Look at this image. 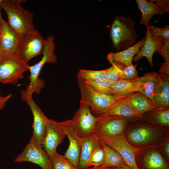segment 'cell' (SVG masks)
Instances as JSON below:
<instances>
[{
	"mask_svg": "<svg viewBox=\"0 0 169 169\" xmlns=\"http://www.w3.org/2000/svg\"><path fill=\"white\" fill-rule=\"evenodd\" d=\"M169 131L168 128L152 124L142 118L131 121L123 134L134 147H160L169 138Z\"/></svg>",
	"mask_w": 169,
	"mask_h": 169,
	"instance_id": "obj_1",
	"label": "cell"
},
{
	"mask_svg": "<svg viewBox=\"0 0 169 169\" xmlns=\"http://www.w3.org/2000/svg\"><path fill=\"white\" fill-rule=\"evenodd\" d=\"M54 37L50 35L47 37L41 60L32 66H29V70L30 74L29 75L30 82L25 90H22L21 92L22 100L26 101L32 97L33 93L38 94L41 89L45 85L44 80L39 78L41 69L44 64L47 63L52 64L56 63L57 58L54 53L55 49Z\"/></svg>",
	"mask_w": 169,
	"mask_h": 169,
	"instance_id": "obj_2",
	"label": "cell"
},
{
	"mask_svg": "<svg viewBox=\"0 0 169 169\" xmlns=\"http://www.w3.org/2000/svg\"><path fill=\"white\" fill-rule=\"evenodd\" d=\"M22 0H3L1 5L7 14L9 26L17 33L22 38L36 32L33 23V14L24 8Z\"/></svg>",
	"mask_w": 169,
	"mask_h": 169,
	"instance_id": "obj_3",
	"label": "cell"
},
{
	"mask_svg": "<svg viewBox=\"0 0 169 169\" xmlns=\"http://www.w3.org/2000/svg\"><path fill=\"white\" fill-rule=\"evenodd\" d=\"M135 22L130 17H115L110 28V37L117 52L133 45L138 37L134 25Z\"/></svg>",
	"mask_w": 169,
	"mask_h": 169,
	"instance_id": "obj_4",
	"label": "cell"
},
{
	"mask_svg": "<svg viewBox=\"0 0 169 169\" xmlns=\"http://www.w3.org/2000/svg\"><path fill=\"white\" fill-rule=\"evenodd\" d=\"M77 82L81 95L80 103L88 106L97 115V116L103 115L114 103L125 96L109 95L99 93L79 77Z\"/></svg>",
	"mask_w": 169,
	"mask_h": 169,
	"instance_id": "obj_5",
	"label": "cell"
},
{
	"mask_svg": "<svg viewBox=\"0 0 169 169\" xmlns=\"http://www.w3.org/2000/svg\"><path fill=\"white\" fill-rule=\"evenodd\" d=\"M29 65L19 58L7 55L0 57V83L16 85L23 74L29 70Z\"/></svg>",
	"mask_w": 169,
	"mask_h": 169,
	"instance_id": "obj_6",
	"label": "cell"
},
{
	"mask_svg": "<svg viewBox=\"0 0 169 169\" xmlns=\"http://www.w3.org/2000/svg\"><path fill=\"white\" fill-rule=\"evenodd\" d=\"M93 133L96 136H112L124 134L134 119L118 116H99Z\"/></svg>",
	"mask_w": 169,
	"mask_h": 169,
	"instance_id": "obj_7",
	"label": "cell"
},
{
	"mask_svg": "<svg viewBox=\"0 0 169 169\" xmlns=\"http://www.w3.org/2000/svg\"><path fill=\"white\" fill-rule=\"evenodd\" d=\"M14 161H29L37 164L42 169H53L48 154L42 145L32 137L23 151L16 157Z\"/></svg>",
	"mask_w": 169,
	"mask_h": 169,
	"instance_id": "obj_8",
	"label": "cell"
},
{
	"mask_svg": "<svg viewBox=\"0 0 169 169\" xmlns=\"http://www.w3.org/2000/svg\"><path fill=\"white\" fill-rule=\"evenodd\" d=\"M134 148L139 169H169L168 163L161 154L159 147Z\"/></svg>",
	"mask_w": 169,
	"mask_h": 169,
	"instance_id": "obj_9",
	"label": "cell"
},
{
	"mask_svg": "<svg viewBox=\"0 0 169 169\" xmlns=\"http://www.w3.org/2000/svg\"><path fill=\"white\" fill-rule=\"evenodd\" d=\"M96 119L88 106L80 103L79 108L70 121L74 130L83 139L93 133Z\"/></svg>",
	"mask_w": 169,
	"mask_h": 169,
	"instance_id": "obj_10",
	"label": "cell"
},
{
	"mask_svg": "<svg viewBox=\"0 0 169 169\" xmlns=\"http://www.w3.org/2000/svg\"><path fill=\"white\" fill-rule=\"evenodd\" d=\"M96 136L101 141L117 151L132 169H139L136 163L135 149L123 134L112 136Z\"/></svg>",
	"mask_w": 169,
	"mask_h": 169,
	"instance_id": "obj_11",
	"label": "cell"
},
{
	"mask_svg": "<svg viewBox=\"0 0 169 169\" xmlns=\"http://www.w3.org/2000/svg\"><path fill=\"white\" fill-rule=\"evenodd\" d=\"M45 39L37 30L22 39L19 58L28 63V61L36 56L43 54Z\"/></svg>",
	"mask_w": 169,
	"mask_h": 169,
	"instance_id": "obj_12",
	"label": "cell"
},
{
	"mask_svg": "<svg viewBox=\"0 0 169 169\" xmlns=\"http://www.w3.org/2000/svg\"><path fill=\"white\" fill-rule=\"evenodd\" d=\"M66 135L59 122L49 119L42 144L50 159L56 152L58 146Z\"/></svg>",
	"mask_w": 169,
	"mask_h": 169,
	"instance_id": "obj_13",
	"label": "cell"
},
{
	"mask_svg": "<svg viewBox=\"0 0 169 169\" xmlns=\"http://www.w3.org/2000/svg\"><path fill=\"white\" fill-rule=\"evenodd\" d=\"M59 122L69 141V146L63 156L75 167L78 169L83 139L74 130L71 125L70 120Z\"/></svg>",
	"mask_w": 169,
	"mask_h": 169,
	"instance_id": "obj_14",
	"label": "cell"
},
{
	"mask_svg": "<svg viewBox=\"0 0 169 169\" xmlns=\"http://www.w3.org/2000/svg\"><path fill=\"white\" fill-rule=\"evenodd\" d=\"M0 37L2 55L19 58L22 38L6 21L2 24Z\"/></svg>",
	"mask_w": 169,
	"mask_h": 169,
	"instance_id": "obj_15",
	"label": "cell"
},
{
	"mask_svg": "<svg viewBox=\"0 0 169 169\" xmlns=\"http://www.w3.org/2000/svg\"><path fill=\"white\" fill-rule=\"evenodd\" d=\"M26 101L30 108L33 116V123L32 126L33 131L32 137L42 145L49 119L36 104L32 97Z\"/></svg>",
	"mask_w": 169,
	"mask_h": 169,
	"instance_id": "obj_16",
	"label": "cell"
},
{
	"mask_svg": "<svg viewBox=\"0 0 169 169\" xmlns=\"http://www.w3.org/2000/svg\"><path fill=\"white\" fill-rule=\"evenodd\" d=\"M121 100L142 116L145 113L157 108L145 95L139 91L126 95Z\"/></svg>",
	"mask_w": 169,
	"mask_h": 169,
	"instance_id": "obj_17",
	"label": "cell"
},
{
	"mask_svg": "<svg viewBox=\"0 0 169 169\" xmlns=\"http://www.w3.org/2000/svg\"><path fill=\"white\" fill-rule=\"evenodd\" d=\"M146 36L143 45L139 53L133 58L132 61L136 62L143 57L147 59L151 67H152V57L154 53L158 50L163 43V38L161 36L152 37L148 31H146Z\"/></svg>",
	"mask_w": 169,
	"mask_h": 169,
	"instance_id": "obj_18",
	"label": "cell"
},
{
	"mask_svg": "<svg viewBox=\"0 0 169 169\" xmlns=\"http://www.w3.org/2000/svg\"><path fill=\"white\" fill-rule=\"evenodd\" d=\"M102 147L101 141L93 133L83 138L78 169L87 168L88 159L96 149Z\"/></svg>",
	"mask_w": 169,
	"mask_h": 169,
	"instance_id": "obj_19",
	"label": "cell"
},
{
	"mask_svg": "<svg viewBox=\"0 0 169 169\" xmlns=\"http://www.w3.org/2000/svg\"><path fill=\"white\" fill-rule=\"evenodd\" d=\"M145 38L139 40L132 46L121 51L111 52L107 56V59L109 61L118 62L126 66H130L133 64L132 59L136 54H138L140 51V48L143 45Z\"/></svg>",
	"mask_w": 169,
	"mask_h": 169,
	"instance_id": "obj_20",
	"label": "cell"
},
{
	"mask_svg": "<svg viewBox=\"0 0 169 169\" xmlns=\"http://www.w3.org/2000/svg\"><path fill=\"white\" fill-rule=\"evenodd\" d=\"M138 8L142 13L141 18L139 22L140 25H144L147 28L150 25V20L155 14L162 15L164 13L152 0H136Z\"/></svg>",
	"mask_w": 169,
	"mask_h": 169,
	"instance_id": "obj_21",
	"label": "cell"
},
{
	"mask_svg": "<svg viewBox=\"0 0 169 169\" xmlns=\"http://www.w3.org/2000/svg\"><path fill=\"white\" fill-rule=\"evenodd\" d=\"M142 119L152 124L169 128V107H157L144 114Z\"/></svg>",
	"mask_w": 169,
	"mask_h": 169,
	"instance_id": "obj_22",
	"label": "cell"
},
{
	"mask_svg": "<svg viewBox=\"0 0 169 169\" xmlns=\"http://www.w3.org/2000/svg\"><path fill=\"white\" fill-rule=\"evenodd\" d=\"M143 78V76L133 80L119 79L112 84L113 95L125 96L138 91Z\"/></svg>",
	"mask_w": 169,
	"mask_h": 169,
	"instance_id": "obj_23",
	"label": "cell"
},
{
	"mask_svg": "<svg viewBox=\"0 0 169 169\" xmlns=\"http://www.w3.org/2000/svg\"><path fill=\"white\" fill-rule=\"evenodd\" d=\"M143 76L138 91L144 94L153 102V95L161 83V78L159 74L155 72L145 73Z\"/></svg>",
	"mask_w": 169,
	"mask_h": 169,
	"instance_id": "obj_24",
	"label": "cell"
},
{
	"mask_svg": "<svg viewBox=\"0 0 169 169\" xmlns=\"http://www.w3.org/2000/svg\"><path fill=\"white\" fill-rule=\"evenodd\" d=\"M121 99L116 102L104 114L100 116H118L134 119L142 118V116L134 111Z\"/></svg>",
	"mask_w": 169,
	"mask_h": 169,
	"instance_id": "obj_25",
	"label": "cell"
},
{
	"mask_svg": "<svg viewBox=\"0 0 169 169\" xmlns=\"http://www.w3.org/2000/svg\"><path fill=\"white\" fill-rule=\"evenodd\" d=\"M160 77L161 82L154 94L153 102L156 107L169 108V76Z\"/></svg>",
	"mask_w": 169,
	"mask_h": 169,
	"instance_id": "obj_26",
	"label": "cell"
},
{
	"mask_svg": "<svg viewBox=\"0 0 169 169\" xmlns=\"http://www.w3.org/2000/svg\"><path fill=\"white\" fill-rule=\"evenodd\" d=\"M101 142L105 155V161L103 164L100 166L101 167L103 168L120 167L127 165L123 158L117 151L101 141Z\"/></svg>",
	"mask_w": 169,
	"mask_h": 169,
	"instance_id": "obj_27",
	"label": "cell"
},
{
	"mask_svg": "<svg viewBox=\"0 0 169 169\" xmlns=\"http://www.w3.org/2000/svg\"><path fill=\"white\" fill-rule=\"evenodd\" d=\"M114 65L119 71L120 75V79L125 80H133L137 79L138 72L136 67L138 62L135 65L133 64L130 66H126L121 63L116 61L110 62Z\"/></svg>",
	"mask_w": 169,
	"mask_h": 169,
	"instance_id": "obj_28",
	"label": "cell"
},
{
	"mask_svg": "<svg viewBox=\"0 0 169 169\" xmlns=\"http://www.w3.org/2000/svg\"><path fill=\"white\" fill-rule=\"evenodd\" d=\"M107 69L94 70L80 69L77 74L78 77L85 81L107 79Z\"/></svg>",
	"mask_w": 169,
	"mask_h": 169,
	"instance_id": "obj_29",
	"label": "cell"
},
{
	"mask_svg": "<svg viewBox=\"0 0 169 169\" xmlns=\"http://www.w3.org/2000/svg\"><path fill=\"white\" fill-rule=\"evenodd\" d=\"M85 81L93 90L99 93L106 95H113L112 84L107 79Z\"/></svg>",
	"mask_w": 169,
	"mask_h": 169,
	"instance_id": "obj_30",
	"label": "cell"
},
{
	"mask_svg": "<svg viewBox=\"0 0 169 169\" xmlns=\"http://www.w3.org/2000/svg\"><path fill=\"white\" fill-rule=\"evenodd\" d=\"M50 159L53 169H78L63 155L59 154L57 152Z\"/></svg>",
	"mask_w": 169,
	"mask_h": 169,
	"instance_id": "obj_31",
	"label": "cell"
},
{
	"mask_svg": "<svg viewBox=\"0 0 169 169\" xmlns=\"http://www.w3.org/2000/svg\"><path fill=\"white\" fill-rule=\"evenodd\" d=\"M105 159V152L102 147L96 149L86 161L87 168L91 166H99L104 163Z\"/></svg>",
	"mask_w": 169,
	"mask_h": 169,
	"instance_id": "obj_32",
	"label": "cell"
},
{
	"mask_svg": "<svg viewBox=\"0 0 169 169\" xmlns=\"http://www.w3.org/2000/svg\"><path fill=\"white\" fill-rule=\"evenodd\" d=\"M147 28L150 34L152 37L161 36L169 39V26L168 25L163 28L149 26Z\"/></svg>",
	"mask_w": 169,
	"mask_h": 169,
	"instance_id": "obj_33",
	"label": "cell"
},
{
	"mask_svg": "<svg viewBox=\"0 0 169 169\" xmlns=\"http://www.w3.org/2000/svg\"><path fill=\"white\" fill-rule=\"evenodd\" d=\"M106 69L107 79L112 84L120 79V73L114 65Z\"/></svg>",
	"mask_w": 169,
	"mask_h": 169,
	"instance_id": "obj_34",
	"label": "cell"
},
{
	"mask_svg": "<svg viewBox=\"0 0 169 169\" xmlns=\"http://www.w3.org/2000/svg\"><path fill=\"white\" fill-rule=\"evenodd\" d=\"M156 52L163 57L165 61H169V39L163 38V44Z\"/></svg>",
	"mask_w": 169,
	"mask_h": 169,
	"instance_id": "obj_35",
	"label": "cell"
},
{
	"mask_svg": "<svg viewBox=\"0 0 169 169\" xmlns=\"http://www.w3.org/2000/svg\"><path fill=\"white\" fill-rule=\"evenodd\" d=\"M156 2L157 6L165 13L169 12V1L168 0H152Z\"/></svg>",
	"mask_w": 169,
	"mask_h": 169,
	"instance_id": "obj_36",
	"label": "cell"
},
{
	"mask_svg": "<svg viewBox=\"0 0 169 169\" xmlns=\"http://www.w3.org/2000/svg\"><path fill=\"white\" fill-rule=\"evenodd\" d=\"M161 67L159 71L160 76H169V61H165L161 63Z\"/></svg>",
	"mask_w": 169,
	"mask_h": 169,
	"instance_id": "obj_37",
	"label": "cell"
},
{
	"mask_svg": "<svg viewBox=\"0 0 169 169\" xmlns=\"http://www.w3.org/2000/svg\"><path fill=\"white\" fill-rule=\"evenodd\" d=\"M11 94H8L5 97L0 96V110L4 108L7 101L12 96Z\"/></svg>",
	"mask_w": 169,
	"mask_h": 169,
	"instance_id": "obj_38",
	"label": "cell"
},
{
	"mask_svg": "<svg viewBox=\"0 0 169 169\" xmlns=\"http://www.w3.org/2000/svg\"><path fill=\"white\" fill-rule=\"evenodd\" d=\"M163 153L166 158H169V139L168 138L161 146Z\"/></svg>",
	"mask_w": 169,
	"mask_h": 169,
	"instance_id": "obj_39",
	"label": "cell"
},
{
	"mask_svg": "<svg viewBox=\"0 0 169 169\" xmlns=\"http://www.w3.org/2000/svg\"><path fill=\"white\" fill-rule=\"evenodd\" d=\"M1 6L0 5V23L3 24L5 21L2 18V15L1 11Z\"/></svg>",
	"mask_w": 169,
	"mask_h": 169,
	"instance_id": "obj_40",
	"label": "cell"
},
{
	"mask_svg": "<svg viewBox=\"0 0 169 169\" xmlns=\"http://www.w3.org/2000/svg\"><path fill=\"white\" fill-rule=\"evenodd\" d=\"M85 169H104V168L101 167L100 166H94L92 167H91V168L88 167L85 168Z\"/></svg>",
	"mask_w": 169,
	"mask_h": 169,
	"instance_id": "obj_41",
	"label": "cell"
},
{
	"mask_svg": "<svg viewBox=\"0 0 169 169\" xmlns=\"http://www.w3.org/2000/svg\"><path fill=\"white\" fill-rule=\"evenodd\" d=\"M116 169H132L131 167L128 165L123 167H115Z\"/></svg>",
	"mask_w": 169,
	"mask_h": 169,
	"instance_id": "obj_42",
	"label": "cell"
},
{
	"mask_svg": "<svg viewBox=\"0 0 169 169\" xmlns=\"http://www.w3.org/2000/svg\"><path fill=\"white\" fill-rule=\"evenodd\" d=\"M2 55L1 38L0 37V57Z\"/></svg>",
	"mask_w": 169,
	"mask_h": 169,
	"instance_id": "obj_43",
	"label": "cell"
},
{
	"mask_svg": "<svg viewBox=\"0 0 169 169\" xmlns=\"http://www.w3.org/2000/svg\"><path fill=\"white\" fill-rule=\"evenodd\" d=\"M104 169H116L115 167H110L104 168Z\"/></svg>",
	"mask_w": 169,
	"mask_h": 169,
	"instance_id": "obj_44",
	"label": "cell"
},
{
	"mask_svg": "<svg viewBox=\"0 0 169 169\" xmlns=\"http://www.w3.org/2000/svg\"><path fill=\"white\" fill-rule=\"evenodd\" d=\"M2 24L0 23V34L1 31V30Z\"/></svg>",
	"mask_w": 169,
	"mask_h": 169,
	"instance_id": "obj_45",
	"label": "cell"
},
{
	"mask_svg": "<svg viewBox=\"0 0 169 169\" xmlns=\"http://www.w3.org/2000/svg\"><path fill=\"white\" fill-rule=\"evenodd\" d=\"M2 1H3V0H0V5Z\"/></svg>",
	"mask_w": 169,
	"mask_h": 169,
	"instance_id": "obj_46",
	"label": "cell"
},
{
	"mask_svg": "<svg viewBox=\"0 0 169 169\" xmlns=\"http://www.w3.org/2000/svg\"><path fill=\"white\" fill-rule=\"evenodd\" d=\"M1 96V93H0V96Z\"/></svg>",
	"mask_w": 169,
	"mask_h": 169,
	"instance_id": "obj_47",
	"label": "cell"
}]
</instances>
